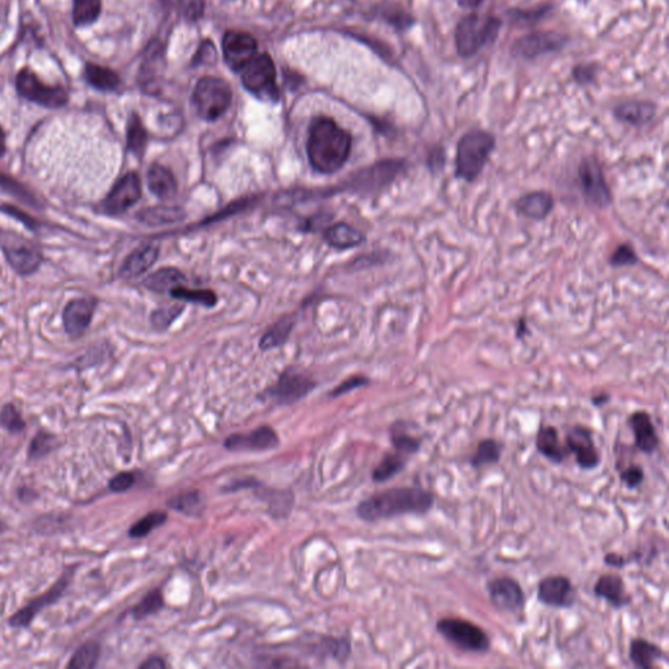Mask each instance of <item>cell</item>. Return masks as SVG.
I'll return each mask as SVG.
<instances>
[{
	"label": "cell",
	"mask_w": 669,
	"mask_h": 669,
	"mask_svg": "<svg viewBox=\"0 0 669 669\" xmlns=\"http://www.w3.org/2000/svg\"><path fill=\"white\" fill-rule=\"evenodd\" d=\"M164 606V598H162L161 591L160 590H154V591L149 592L136 607H135L132 615L136 620H142V618L147 617L149 615L156 614Z\"/></svg>",
	"instance_id": "ee69618b"
},
{
	"label": "cell",
	"mask_w": 669,
	"mask_h": 669,
	"mask_svg": "<svg viewBox=\"0 0 669 669\" xmlns=\"http://www.w3.org/2000/svg\"><path fill=\"white\" fill-rule=\"evenodd\" d=\"M242 83L247 91L263 98V100L277 101L279 89L277 86V69L271 56L255 55L246 66L242 69Z\"/></svg>",
	"instance_id": "9c48e42d"
},
{
	"label": "cell",
	"mask_w": 669,
	"mask_h": 669,
	"mask_svg": "<svg viewBox=\"0 0 669 669\" xmlns=\"http://www.w3.org/2000/svg\"><path fill=\"white\" fill-rule=\"evenodd\" d=\"M5 151H7V145H5V134L3 131L2 126H0V157L4 156Z\"/></svg>",
	"instance_id": "e7e4bbea"
},
{
	"label": "cell",
	"mask_w": 669,
	"mask_h": 669,
	"mask_svg": "<svg viewBox=\"0 0 669 669\" xmlns=\"http://www.w3.org/2000/svg\"><path fill=\"white\" fill-rule=\"evenodd\" d=\"M403 160H384L373 167L359 171L353 178L352 186L362 191H378L395 181L399 174L406 170Z\"/></svg>",
	"instance_id": "5bb4252c"
},
{
	"label": "cell",
	"mask_w": 669,
	"mask_h": 669,
	"mask_svg": "<svg viewBox=\"0 0 669 669\" xmlns=\"http://www.w3.org/2000/svg\"><path fill=\"white\" fill-rule=\"evenodd\" d=\"M483 3V0H458L459 7L465 8V10H476Z\"/></svg>",
	"instance_id": "be15d7a7"
},
{
	"label": "cell",
	"mask_w": 669,
	"mask_h": 669,
	"mask_svg": "<svg viewBox=\"0 0 669 669\" xmlns=\"http://www.w3.org/2000/svg\"><path fill=\"white\" fill-rule=\"evenodd\" d=\"M232 98V88L227 81L215 76H204L196 84L193 103L202 120H216L229 109Z\"/></svg>",
	"instance_id": "8992f818"
},
{
	"label": "cell",
	"mask_w": 669,
	"mask_h": 669,
	"mask_svg": "<svg viewBox=\"0 0 669 669\" xmlns=\"http://www.w3.org/2000/svg\"><path fill=\"white\" fill-rule=\"evenodd\" d=\"M516 207L525 218L533 219V220H542L552 212L555 201H553V196L550 194L536 191V193H530L522 196Z\"/></svg>",
	"instance_id": "f546056e"
},
{
	"label": "cell",
	"mask_w": 669,
	"mask_h": 669,
	"mask_svg": "<svg viewBox=\"0 0 669 669\" xmlns=\"http://www.w3.org/2000/svg\"><path fill=\"white\" fill-rule=\"evenodd\" d=\"M97 300L94 297H81L70 301L63 310V327L71 339L83 336L94 319Z\"/></svg>",
	"instance_id": "d6986e66"
},
{
	"label": "cell",
	"mask_w": 669,
	"mask_h": 669,
	"mask_svg": "<svg viewBox=\"0 0 669 669\" xmlns=\"http://www.w3.org/2000/svg\"><path fill=\"white\" fill-rule=\"evenodd\" d=\"M15 87L20 97L42 108L61 109L70 103V95L64 87L49 86L28 67L16 75Z\"/></svg>",
	"instance_id": "52a82bcc"
},
{
	"label": "cell",
	"mask_w": 669,
	"mask_h": 669,
	"mask_svg": "<svg viewBox=\"0 0 669 669\" xmlns=\"http://www.w3.org/2000/svg\"><path fill=\"white\" fill-rule=\"evenodd\" d=\"M279 435L269 426L246 433V434H232L225 440L224 446L229 451H267L279 446Z\"/></svg>",
	"instance_id": "ffe728a7"
},
{
	"label": "cell",
	"mask_w": 669,
	"mask_h": 669,
	"mask_svg": "<svg viewBox=\"0 0 669 669\" xmlns=\"http://www.w3.org/2000/svg\"><path fill=\"white\" fill-rule=\"evenodd\" d=\"M352 137L327 117L316 118L311 123L308 139V157L318 173L334 174L350 159Z\"/></svg>",
	"instance_id": "7a4b0ae2"
},
{
	"label": "cell",
	"mask_w": 669,
	"mask_h": 669,
	"mask_svg": "<svg viewBox=\"0 0 669 669\" xmlns=\"http://www.w3.org/2000/svg\"><path fill=\"white\" fill-rule=\"evenodd\" d=\"M494 147L496 137L491 132L472 130L463 135L457 147L458 178L475 181L482 174Z\"/></svg>",
	"instance_id": "277c9868"
},
{
	"label": "cell",
	"mask_w": 669,
	"mask_h": 669,
	"mask_svg": "<svg viewBox=\"0 0 669 669\" xmlns=\"http://www.w3.org/2000/svg\"><path fill=\"white\" fill-rule=\"evenodd\" d=\"M148 135L139 115L131 114L128 122V149L135 156L142 159L147 147Z\"/></svg>",
	"instance_id": "74e56055"
},
{
	"label": "cell",
	"mask_w": 669,
	"mask_h": 669,
	"mask_svg": "<svg viewBox=\"0 0 669 669\" xmlns=\"http://www.w3.org/2000/svg\"><path fill=\"white\" fill-rule=\"evenodd\" d=\"M502 25V20L491 13L480 15L471 12L460 19L455 28V47L458 55L468 59L479 54L480 50L497 41Z\"/></svg>",
	"instance_id": "3957f363"
},
{
	"label": "cell",
	"mask_w": 669,
	"mask_h": 669,
	"mask_svg": "<svg viewBox=\"0 0 669 669\" xmlns=\"http://www.w3.org/2000/svg\"><path fill=\"white\" fill-rule=\"evenodd\" d=\"M135 482H136V477H135V475L132 474V472H120L117 476L112 477L111 483H109V488H111L112 491L122 493V491H128V489L132 488Z\"/></svg>",
	"instance_id": "db71d44e"
},
{
	"label": "cell",
	"mask_w": 669,
	"mask_h": 669,
	"mask_svg": "<svg viewBox=\"0 0 669 669\" xmlns=\"http://www.w3.org/2000/svg\"><path fill=\"white\" fill-rule=\"evenodd\" d=\"M168 506L188 516H201L204 508L201 494L196 491L178 494L174 499L169 500Z\"/></svg>",
	"instance_id": "f35d334b"
},
{
	"label": "cell",
	"mask_w": 669,
	"mask_h": 669,
	"mask_svg": "<svg viewBox=\"0 0 669 669\" xmlns=\"http://www.w3.org/2000/svg\"><path fill=\"white\" fill-rule=\"evenodd\" d=\"M103 12V0H74L72 2V22L76 28H86L95 24Z\"/></svg>",
	"instance_id": "8d00e7d4"
},
{
	"label": "cell",
	"mask_w": 669,
	"mask_h": 669,
	"mask_svg": "<svg viewBox=\"0 0 669 669\" xmlns=\"http://www.w3.org/2000/svg\"><path fill=\"white\" fill-rule=\"evenodd\" d=\"M609 401H611V396H609L608 393L603 392L595 395L594 398H592L591 403L592 406L596 407V409H601V407H604L607 403H609Z\"/></svg>",
	"instance_id": "6125c7cd"
},
{
	"label": "cell",
	"mask_w": 669,
	"mask_h": 669,
	"mask_svg": "<svg viewBox=\"0 0 669 669\" xmlns=\"http://www.w3.org/2000/svg\"><path fill=\"white\" fill-rule=\"evenodd\" d=\"M569 41L567 36L552 30L528 33L514 41L510 47V54L523 61H533L539 56L559 52L569 44Z\"/></svg>",
	"instance_id": "30bf717a"
},
{
	"label": "cell",
	"mask_w": 669,
	"mask_h": 669,
	"mask_svg": "<svg viewBox=\"0 0 669 669\" xmlns=\"http://www.w3.org/2000/svg\"><path fill=\"white\" fill-rule=\"evenodd\" d=\"M0 190L8 191L25 203L36 204L32 194L28 193L27 188L22 187L21 185H19V182L13 181L10 177L2 176V174H0Z\"/></svg>",
	"instance_id": "f907efd6"
},
{
	"label": "cell",
	"mask_w": 669,
	"mask_h": 669,
	"mask_svg": "<svg viewBox=\"0 0 669 669\" xmlns=\"http://www.w3.org/2000/svg\"><path fill=\"white\" fill-rule=\"evenodd\" d=\"M258 42L246 32L229 30L223 38L225 62L233 71H242L244 66L257 55Z\"/></svg>",
	"instance_id": "ac0fdd59"
},
{
	"label": "cell",
	"mask_w": 669,
	"mask_h": 669,
	"mask_svg": "<svg viewBox=\"0 0 669 669\" xmlns=\"http://www.w3.org/2000/svg\"><path fill=\"white\" fill-rule=\"evenodd\" d=\"M179 8L187 19L201 18L204 10V0H178Z\"/></svg>",
	"instance_id": "11a10c76"
},
{
	"label": "cell",
	"mask_w": 669,
	"mask_h": 669,
	"mask_svg": "<svg viewBox=\"0 0 669 669\" xmlns=\"http://www.w3.org/2000/svg\"><path fill=\"white\" fill-rule=\"evenodd\" d=\"M0 425L11 433H20L24 430L25 423L22 420L21 413L13 404H5L3 407L2 412H0Z\"/></svg>",
	"instance_id": "bcb514c9"
},
{
	"label": "cell",
	"mask_w": 669,
	"mask_h": 669,
	"mask_svg": "<svg viewBox=\"0 0 669 669\" xmlns=\"http://www.w3.org/2000/svg\"><path fill=\"white\" fill-rule=\"evenodd\" d=\"M603 561L607 566L615 567V569H624V567L631 562V559L625 558V556L618 555V553H606Z\"/></svg>",
	"instance_id": "91938a15"
},
{
	"label": "cell",
	"mask_w": 669,
	"mask_h": 669,
	"mask_svg": "<svg viewBox=\"0 0 669 669\" xmlns=\"http://www.w3.org/2000/svg\"><path fill=\"white\" fill-rule=\"evenodd\" d=\"M435 631L460 651L486 654L491 651V638L482 626L460 617H443L435 624Z\"/></svg>",
	"instance_id": "5b68a950"
},
{
	"label": "cell",
	"mask_w": 669,
	"mask_h": 669,
	"mask_svg": "<svg viewBox=\"0 0 669 669\" xmlns=\"http://www.w3.org/2000/svg\"><path fill=\"white\" fill-rule=\"evenodd\" d=\"M620 480L626 488L634 491L645 482V471H643L642 466L631 465L620 471Z\"/></svg>",
	"instance_id": "681fc988"
},
{
	"label": "cell",
	"mask_w": 669,
	"mask_h": 669,
	"mask_svg": "<svg viewBox=\"0 0 669 669\" xmlns=\"http://www.w3.org/2000/svg\"><path fill=\"white\" fill-rule=\"evenodd\" d=\"M314 387L316 382L305 374L298 373L296 370H286L281 374L279 381L267 391V395L280 406H286L305 398Z\"/></svg>",
	"instance_id": "9a60e30c"
},
{
	"label": "cell",
	"mask_w": 669,
	"mask_h": 669,
	"mask_svg": "<svg viewBox=\"0 0 669 669\" xmlns=\"http://www.w3.org/2000/svg\"><path fill=\"white\" fill-rule=\"evenodd\" d=\"M486 592L491 599V603L499 611L518 614L524 609V590L522 589L521 583L511 576L491 579L486 583Z\"/></svg>",
	"instance_id": "4fadbf2b"
},
{
	"label": "cell",
	"mask_w": 669,
	"mask_h": 669,
	"mask_svg": "<svg viewBox=\"0 0 669 669\" xmlns=\"http://www.w3.org/2000/svg\"><path fill=\"white\" fill-rule=\"evenodd\" d=\"M637 255L629 244H621L611 257V263L615 267L632 266L637 263Z\"/></svg>",
	"instance_id": "f5cc1de1"
},
{
	"label": "cell",
	"mask_w": 669,
	"mask_h": 669,
	"mask_svg": "<svg viewBox=\"0 0 669 669\" xmlns=\"http://www.w3.org/2000/svg\"><path fill=\"white\" fill-rule=\"evenodd\" d=\"M326 643H327L326 648L328 654L333 655L336 659H345L350 655L351 646L348 640H328Z\"/></svg>",
	"instance_id": "680465c9"
},
{
	"label": "cell",
	"mask_w": 669,
	"mask_h": 669,
	"mask_svg": "<svg viewBox=\"0 0 669 669\" xmlns=\"http://www.w3.org/2000/svg\"><path fill=\"white\" fill-rule=\"evenodd\" d=\"M84 80L100 92H115L120 87V78L114 70L101 66L94 62H87L84 66Z\"/></svg>",
	"instance_id": "83f0119b"
},
{
	"label": "cell",
	"mask_w": 669,
	"mask_h": 669,
	"mask_svg": "<svg viewBox=\"0 0 669 669\" xmlns=\"http://www.w3.org/2000/svg\"><path fill=\"white\" fill-rule=\"evenodd\" d=\"M184 311V306H167V308H160L154 310L151 316L152 325L156 328H168L174 320L181 316Z\"/></svg>",
	"instance_id": "7dc6e473"
},
{
	"label": "cell",
	"mask_w": 669,
	"mask_h": 669,
	"mask_svg": "<svg viewBox=\"0 0 669 669\" xmlns=\"http://www.w3.org/2000/svg\"><path fill=\"white\" fill-rule=\"evenodd\" d=\"M184 283V275L178 269L168 267V268H161L149 275L147 279L143 281V285L149 291L157 292V293H165V292L170 293L173 289L182 286Z\"/></svg>",
	"instance_id": "d6a6232c"
},
{
	"label": "cell",
	"mask_w": 669,
	"mask_h": 669,
	"mask_svg": "<svg viewBox=\"0 0 669 669\" xmlns=\"http://www.w3.org/2000/svg\"><path fill=\"white\" fill-rule=\"evenodd\" d=\"M628 425L634 437V446L642 454L651 455L659 447V435L650 413L646 410H635L628 418Z\"/></svg>",
	"instance_id": "44dd1931"
},
{
	"label": "cell",
	"mask_w": 669,
	"mask_h": 669,
	"mask_svg": "<svg viewBox=\"0 0 669 669\" xmlns=\"http://www.w3.org/2000/svg\"><path fill=\"white\" fill-rule=\"evenodd\" d=\"M293 325V318H284V319L279 320L274 327L269 328L268 333H266V334L261 337V350H272V348L279 347L283 343H285L286 339H288L289 334L292 333Z\"/></svg>",
	"instance_id": "ab89813d"
},
{
	"label": "cell",
	"mask_w": 669,
	"mask_h": 669,
	"mask_svg": "<svg viewBox=\"0 0 669 669\" xmlns=\"http://www.w3.org/2000/svg\"><path fill=\"white\" fill-rule=\"evenodd\" d=\"M535 445L539 454L556 466L562 465L569 455L565 442L559 438L558 429L553 425H540Z\"/></svg>",
	"instance_id": "cb8c5ba5"
},
{
	"label": "cell",
	"mask_w": 669,
	"mask_h": 669,
	"mask_svg": "<svg viewBox=\"0 0 669 669\" xmlns=\"http://www.w3.org/2000/svg\"><path fill=\"white\" fill-rule=\"evenodd\" d=\"M169 294L171 297L178 298V300L201 303V305L207 306V308H212V306L218 303V296H216L215 292L208 291V289H195V291H193V289L178 286V288L173 289Z\"/></svg>",
	"instance_id": "60d3db41"
},
{
	"label": "cell",
	"mask_w": 669,
	"mask_h": 669,
	"mask_svg": "<svg viewBox=\"0 0 669 669\" xmlns=\"http://www.w3.org/2000/svg\"><path fill=\"white\" fill-rule=\"evenodd\" d=\"M565 446L569 454L574 455L576 466L583 471H592L600 466L601 457L595 443L594 430L589 426L576 424L567 430Z\"/></svg>",
	"instance_id": "7c38bea8"
},
{
	"label": "cell",
	"mask_w": 669,
	"mask_h": 669,
	"mask_svg": "<svg viewBox=\"0 0 669 669\" xmlns=\"http://www.w3.org/2000/svg\"><path fill=\"white\" fill-rule=\"evenodd\" d=\"M185 218H186L185 211L179 207H173V205L147 208L137 215V219L142 223L151 225V227L179 223Z\"/></svg>",
	"instance_id": "1f68e13d"
},
{
	"label": "cell",
	"mask_w": 669,
	"mask_h": 669,
	"mask_svg": "<svg viewBox=\"0 0 669 669\" xmlns=\"http://www.w3.org/2000/svg\"><path fill=\"white\" fill-rule=\"evenodd\" d=\"M0 211H2V212L7 213V215L11 216V218L21 221V223L24 224L25 227H27L29 230H36L38 227V223L35 220V219L29 218L27 213L22 212V211H20L19 208L13 207V205H4V207L0 208Z\"/></svg>",
	"instance_id": "6f0895ef"
},
{
	"label": "cell",
	"mask_w": 669,
	"mask_h": 669,
	"mask_svg": "<svg viewBox=\"0 0 669 669\" xmlns=\"http://www.w3.org/2000/svg\"><path fill=\"white\" fill-rule=\"evenodd\" d=\"M435 496L420 486H399L373 494L357 506L365 522H379L403 516H426L434 508Z\"/></svg>",
	"instance_id": "6da1fadb"
},
{
	"label": "cell",
	"mask_w": 669,
	"mask_h": 669,
	"mask_svg": "<svg viewBox=\"0 0 669 669\" xmlns=\"http://www.w3.org/2000/svg\"><path fill=\"white\" fill-rule=\"evenodd\" d=\"M657 106L650 101L629 100L615 106L614 115L620 122L645 126L657 117Z\"/></svg>",
	"instance_id": "d4e9b609"
},
{
	"label": "cell",
	"mask_w": 669,
	"mask_h": 669,
	"mask_svg": "<svg viewBox=\"0 0 669 669\" xmlns=\"http://www.w3.org/2000/svg\"><path fill=\"white\" fill-rule=\"evenodd\" d=\"M391 445L396 452L409 458L417 454L423 447V440L417 435L409 432V423L399 420L391 425L390 428Z\"/></svg>",
	"instance_id": "f1b7e54d"
},
{
	"label": "cell",
	"mask_w": 669,
	"mask_h": 669,
	"mask_svg": "<svg viewBox=\"0 0 669 669\" xmlns=\"http://www.w3.org/2000/svg\"><path fill=\"white\" fill-rule=\"evenodd\" d=\"M538 600L550 608L569 609L576 601V590L565 575H548L540 581Z\"/></svg>",
	"instance_id": "2e32d148"
},
{
	"label": "cell",
	"mask_w": 669,
	"mask_h": 669,
	"mask_svg": "<svg viewBox=\"0 0 669 669\" xmlns=\"http://www.w3.org/2000/svg\"><path fill=\"white\" fill-rule=\"evenodd\" d=\"M167 521V513H164V511H153V513H149L145 518L140 519L139 522L135 523L128 533H130L131 538H145L152 531L156 530L157 527L164 524Z\"/></svg>",
	"instance_id": "b9f144b4"
},
{
	"label": "cell",
	"mask_w": 669,
	"mask_h": 669,
	"mask_svg": "<svg viewBox=\"0 0 669 669\" xmlns=\"http://www.w3.org/2000/svg\"><path fill=\"white\" fill-rule=\"evenodd\" d=\"M98 657H100V646L95 642L86 643L81 646L72 657L69 667L74 669H89L97 665Z\"/></svg>",
	"instance_id": "7bdbcfd3"
},
{
	"label": "cell",
	"mask_w": 669,
	"mask_h": 669,
	"mask_svg": "<svg viewBox=\"0 0 669 669\" xmlns=\"http://www.w3.org/2000/svg\"><path fill=\"white\" fill-rule=\"evenodd\" d=\"M579 184L590 203L601 208L611 203V193L607 186L600 165L595 159L582 161L579 167Z\"/></svg>",
	"instance_id": "e0dca14e"
},
{
	"label": "cell",
	"mask_w": 669,
	"mask_h": 669,
	"mask_svg": "<svg viewBox=\"0 0 669 669\" xmlns=\"http://www.w3.org/2000/svg\"><path fill=\"white\" fill-rule=\"evenodd\" d=\"M573 78L578 84H591L594 83L596 75H598V66L595 63H581L576 64L573 69Z\"/></svg>",
	"instance_id": "816d5d0a"
},
{
	"label": "cell",
	"mask_w": 669,
	"mask_h": 669,
	"mask_svg": "<svg viewBox=\"0 0 669 669\" xmlns=\"http://www.w3.org/2000/svg\"><path fill=\"white\" fill-rule=\"evenodd\" d=\"M165 667H167V665L161 657H151L140 665L142 669H164Z\"/></svg>",
	"instance_id": "94428289"
},
{
	"label": "cell",
	"mask_w": 669,
	"mask_h": 669,
	"mask_svg": "<svg viewBox=\"0 0 669 669\" xmlns=\"http://www.w3.org/2000/svg\"><path fill=\"white\" fill-rule=\"evenodd\" d=\"M502 445L494 438H485L477 443L476 451L469 459L472 468L479 469L483 467L499 465L501 460Z\"/></svg>",
	"instance_id": "e575fe53"
},
{
	"label": "cell",
	"mask_w": 669,
	"mask_h": 669,
	"mask_svg": "<svg viewBox=\"0 0 669 669\" xmlns=\"http://www.w3.org/2000/svg\"><path fill=\"white\" fill-rule=\"evenodd\" d=\"M596 598L604 599L612 608L623 609L631 606L632 595L626 591L625 582L620 575L608 573L599 576L594 586Z\"/></svg>",
	"instance_id": "7402d4cb"
},
{
	"label": "cell",
	"mask_w": 669,
	"mask_h": 669,
	"mask_svg": "<svg viewBox=\"0 0 669 669\" xmlns=\"http://www.w3.org/2000/svg\"><path fill=\"white\" fill-rule=\"evenodd\" d=\"M0 247L5 260L20 277H30L41 267L44 255L35 242L15 233L2 232Z\"/></svg>",
	"instance_id": "ba28073f"
},
{
	"label": "cell",
	"mask_w": 669,
	"mask_h": 669,
	"mask_svg": "<svg viewBox=\"0 0 669 669\" xmlns=\"http://www.w3.org/2000/svg\"><path fill=\"white\" fill-rule=\"evenodd\" d=\"M552 7L550 5H540V7L533 8V10H511L508 12L510 15L511 22L519 25H533L545 18L548 13L550 12Z\"/></svg>",
	"instance_id": "f6af8a7d"
},
{
	"label": "cell",
	"mask_w": 669,
	"mask_h": 669,
	"mask_svg": "<svg viewBox=\"0 0 669 669\" xmlns=\"http://www.w3.org/2000/svg\"><path fill=\"white\" fill-rule=\"evenodd\" d=\"M325 240L337 249H351L364 241V235L356 227L345 223L334 224L325 232Z\"/></svg>",
	"instance_id": "836d02e7"
},
{
	"label": "cell",
	"mask_w": 669,
	"mask_h": 669,
	"mask_svg": "<svg viewBox=\"0 0 669 669\" xmlns=\"http://www.w3.org/2000/svg\"><path fill=\"white\" fill-rule=\"evenodd\" d=\"M148 188L160 199H169L177 193L176 177L168 168L152 165L147 173Z\"/></svg>",
	"instance_id": "4dcf8cb0"
},
{
	"label": "cell",
	"mask_w": 669,
	"mask_h": 669,
	"mask_svg": "<svg viewBox=\"0 0 669 669\" xmlns=\"http://www.w3.org/2000/svg\"><path fill=\"white\" fill-rule=\"evenodd\" d=\"M629 657L635 668L652 669L657 665V662L665 659V654L659 646L650 640L634 638L629 648Z\"/></svg>",
	"instance_id": "4316f807"
},
{
	"label": "cell",
	"mask_w": 669,
	"mask_h": 669,
	"mask_svg": "<svg viewBox=\"0 0 669 669\" xmlns=\"http://www.w3.org/2000/svg\"><path fill=\"white\" fill-rule=\"evenodd\" d=\"M55 438L52 434L46 432H39L29 446V458L30 459H39V458L45 457L52 451L54 447Z\"/></svg>",
	"instance_id": "c3c4849f"
},
{
	"label": "cell",
	"mask_w": 669,
	"mask_h": 669,
	"mask_svg": "<svg viewBox=\"0 0 669 669\" xmlns=\"http://www.w3.org/2000/svg\"><path fill=\"white\" fill-rule=\"evenodd\" d=\"M142 198V182L135 171L125 174L98 204V212L106 216H120Z\"/></svg>",
	"instance_id": "8fae6325"
},
{
	"label": "cell",
	"mask_w": 669,
	"mask_h": 669,
	"mask_svg": "<svg viewBox=\"0 0 669 669\" xmlns=\"http://www.w3.org/2000/svg\"><path fill=\"white\" fill-rule=\"evenodd\" d=\"M160 249L156 244H143L137 247L126 258L120 269V275L123 279H136L143 277L145 272L159 260Z\"/></svg>",
	"instance_id": "603a6c76"
},
{
	"label": "cell",
	"mask_w": 669,
	"mask_h": 669,
	"mask_svg": "<svg viewBox=\"0 0 669 669\" xmlns=\"http://www.w3.org/2000/svg\"><path fill=\"white\" fill-rule=\"evenodd\" d=\"M367 384H369V379L365 378V376H352V378L347 379V381L339 384V386L331 392V396L344 395V393L351 392V391L359 389V387L367 386Z\"/></svg>",
	"instance_id": "9f6ffc18"
},
{
	"label": "cell",
	"mask_w": 669,
	"mask_h": 669,
	"mask_svg": "<svg viewBox=\"0 0 669 669\" xmlns=\"http://www.w3.org/2000/svg\"><path fill=\"white\" fill-rule=\"evenodd\" d=\"M67 584H69V578L62 576L61 581L56 582L54 587H53L49 592H46V594L42 595L41 598L33 600L29 606H27V608L21 609L18 614L13 615L12 617L10 618V625H12L13 628H25V626L29 625V624L32 623L33 618H35V615H37L41 609H44L45 607L49 606V604L54 603V601L61 598V595L63 594L64 590H66Z\"/></svg>",
	"instance_id": "484cf974"
},
{
	"label": "cell",
	"mask_w": 669,
	"mask_h": 669,
	"mask_svg": "<svg viewBox=\"0 0 669 669\" xmlns=\"http://www.w3.org/2000/svg\"><path fill=\"white\" fill-rule=\"evenodd\" d=\"M409 458L399 454V452H387L382 458L379 465L374 468L373 482L386 483L395 477L396 475L401 474L409 465Z\"/></svg>",
	"instance_id": "d590c367"
}]
</instances>
